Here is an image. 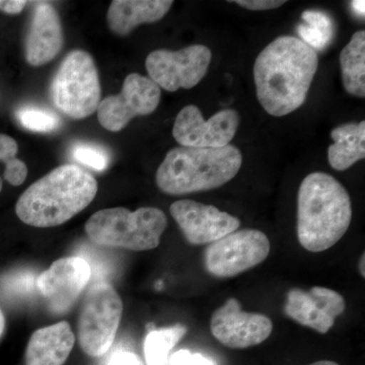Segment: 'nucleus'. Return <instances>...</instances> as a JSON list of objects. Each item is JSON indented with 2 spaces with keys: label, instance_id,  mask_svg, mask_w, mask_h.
<instances>
[{
  "label": "nucleus",
  "instance_id": "f257e3e1",
  "mask_svg": "<svg viewBox=\"0 0 365 365\" xmlns=\"http://www.w3.org/2000/svg\"><path fill=\"white\" fill-rule=\"evenodd\" d=\"M318 66V53L299 38L281 36L271 42L254 66L257 98L263 109L283 117L302 107Z\"/></svg>",
  "mask_w": 365,
  "mask_h": 365
},
{
  "label": "nucleus",
  "instance_id": "f03ea898",
  "mask_svg": "<svg viewBox=\"0 0 365 365\" xmlns=\"http://www.w3.org/2000/svg\"><path fill=\"white\" fill-rule=\"evenodd\" d=\"M351 220V198L339 181L321 172L304 178L297 194V237L302 248L312 253L332 248Z\"/></svg>",
  "mask_w": 365,
  "mask_h": 365
},
{
  "label": "nucleus",
  "instance_id": "7ed1b4c3",
  "mask_svg": "<svg viewBox=\"0 0 365 365\" xmlns=\"http://www.w3.org/2000/svg\"><path fill=\"white\" fill-rule=\"evenodd\" d=\"M97 192V180L90 173L76 165H63L21 194L16 215L31 227H57L88 207Z\"/></svg>",
  "mask_w": 365,
  "mask_h": 365
},
{
  "label": "nucleus",
  "instance_id": "20e7f679",
  "mask_svg": "<svg viewBox=\"0 0 365 365\" xmlns=\"http://www.w3.org/2000/svg\"><path fill=\"white\" fill-rule=\"evenodd\" d=\"M242 157L237 146L220 148H175L158 167L155 181L169 195L180 196L220 188L241 169Z\"/></svg>",
  "mask_w": 365,
  "mask_h": 365
},
{
  "label": "nucleus",
  "instance_id": "39448f33",
  "mask_svg": "<svg viewBox=\"0 0 365 365\" xmlns=\"http://www.w3.org/2000/svg\"><path fill=\"white\" fill-rule=\"evenodd\" d=\"M167 225V216L160 209L141 207L132 212L115 207L91 215L85 230L88 239L98 246L143 252L158 247Z\"/></svg>",
  "mask_w": 365,
  "mask_h": 365
},
{
  "label": "nucleus",
  "instance_id": "423d86ee",
  "mask_svg": "<svg viewBox=\"0 0 365 365\" xmlns=\"http://www.w3.org/2000/svg\"><path fill=\"white\" fill-rule=\"evenodd\" d=\"M50 98L54 107L71 119H83L97 111L100 79L88 52L73 50L62 60L50 85Z\"/></svg>",
  "mask_w": 365,
  "mask_h": 365
},
{
  "label": "nucleus",
  "instance_id": "0eeeda50",
  "mask_svg": "<svg viewBox=\"0 0 365 365\" xmlns=\"http://www.w3.org/2000/svg\"><path fill=\"white\" fill-rule=\"evenodd\" d=\"M123 314V302L116 289L105 281L93 283L79 311L78 342L83 351L100 357L109 351Z\"/></svg>",
  "mask_w": 365,
  "mask_h": 365
},
{
  "label": "nucleus",
  "instance_id": "6e6552de",
  "mask_svg": "<svg viewBox=\"0 0 365 365\" xmlns=\"http://www.w3.org/2000/svg\"><path fill=\"white\" fill-rule=\"evenodd\" d=\"M270 250V241L261 230H235L209 244L204 267L213 277H235L265 261Z\"/></svg>",
  "mask_w": 365,
  "mask_h": 365
},
{
  "label": "nucleus",
  "instance_id": "1a4fd4ad",
  "mask_svg": "<svg viewBox=\"0 0 365 365\" xmlns=\"http://www.w3.org/2000/svg\"><path fill=\"white\" fill-rule=\"evenodd\" d=\"M212 53L204 45H192L179 51L155 50L146 58L151 81L163 90L174 93L179 88H194L207 73Z\"/></svg>",
  "mask_w": 365,
  "mask_h": 365
},
{
  "label": "nucleus",
  "instance_id": "9d476101",
  "mask_svg": "<svg viewBox=\"0 0 365 365\" xmlns=\"http://www.w3.org/2000/svg\"><path fill=\"white\" fill-rule=\"evenodd\" d=\"M160 86L150 78L129 74L119 95L110 96L100 102L98 122L107 130H122L134 117L155 112L160 105Z\"/></svg>",
  "mask_w": 365,
  "mask_h": 365
},
{
  "label": "nucleus",
  "instance_id": "9b49d317",
  "mask_svg": "<svg viewBox=\"0 0 365 365\" xmlns=\"http://www.w3.org/2000/svg\"><path fill=\"white\" fill-rule=\"evenodd\" d=\"M239 126L235 110H222L205 121L199 108L189 105L178 114L173 135L185 148H220L234 139Z\"/></svg>",
  "mask_w": 365,
  "mask_h": 365
},
{
  "label": "nucleus",
  "instance_id": "f8f14e48",
  "mask_svg": "<svg viewBox=\"0 0 365 365\" xmlns=\"http://www.w3.org/2000/svg\"><path fill=\"white\" fill-rule=\"evenodd\" d=\"M213 337L232 349H246L261 344L273 331V323L265 314L242 309L235 297L228 299L213 312L210 319Z\"/></svg>",
  "mask_w": 365,
  "mask_h": 365
},
{
  "label": "nucleus",
  "instance_id": "ddd939ff",
  "mask_svg": "<svg viewBox=\"0 0 365 365\" xmlns=\"http://www.w3.org/2000/svg\"><path fill=\"white\" fill-rule=\"evenodd\" d=\"M170 211L187 241L194 246L218 241L241 225L235 216L189 199L173 203Z\"/></svg>",
  "mask_w": 365,
  "mask_h": 365
},
{
  "label": "nucleus",
  "instance_id": "4468645a",
  "mask_svg": "<svg viewBox=\"0 0 365 365\" xmlns=\"http://www.w3.org/2000/svg\"><path fill=\"white\" fill-rule=\"evenodd\" d=\"M345 309L344 297L339 292L322 287H312L307 292L292 288L284 304L288 318L319 334L328 333Z\"/></svg>",
  "mask_w": 365,
  "mask_h": 365
},
{
  "label": "nucleus",
  "instance_id": "2eb2a0df",
  "mask_svg": "<svg viewBox=\"0 0 365 365\" xmlns=\"http://www.w3.org/2000/svg\"><path fill=\"white\" fill-rule=\"evenodd\" d=\"M91 271L85 259L69 257L55 261L37 278V287L52 311L66 312L90 282Z\"/></svg>",
  "mask_w": 365,
  "mask_h": 365
},
{
  "label": "nucleus",
  "instance_id": "dca6fc26",
  "mask_svg": "<svg viewBox=\"0 0 365 365\" xmlns=\"http://www.w3.org/2000/svg\"><path fill=\"white\" fill-rule=\"evenodd\" d=\"M63 42V30L56 9L47 2L37 4L26 38V62L33 66H44L59 54Z\"/></svg>",
  "mask_w": 365,
  "mask_h": 365
},
{
  "label": "nucleus",
  "instance_id": "f3484780",
  "mask_svg": "<svg viewBox=\"0 0 365 365\" xmlns=\"http://www.w3.org/2000/svg\"><path fill=\"white\" fill-rule=\"evenodd\" d=\"M76 337L67 322L45 327L31 336L26 350V365H63Z\"/></svg>",
  "mask_w": 365,
  "mask_h": 365
},
{
  "label": "nucleus",
  "instance_id": "a211bd4d",
  "mask_svg": "<svg viewBox=\"0 0 365 365\" xmlns=\"http://www.w3.org/2000/svg\"><path fill=\"white\" fill-rule=\"evenodd\" d=\"M173 4L172 0H114L108 11V25L116 35L127 36L137 26L162 20Z\"/></svg>",
  "mask_w": 365,
  "mask_h": 365
},
{
  "label": "nucleus",
  "instance_id": "6ab92c4d",
  "mask_svg": "<svg viewBox=\"0 0 365 365\" xmlns=\"http://www.w3.org/2000/svg\"><path fill=\"white\" fill-rule=\"evenodd\" d=\"M334 143L328 148V160L334 170H343L365 158V121L347 123L331 132Z\"/></svg>",
  "mask_w": 365,
  "mask_h": 365
},
{
  "label": "nucleus",
  "instance_id": "aec40b11",
  "mask_svg": "<svg viewBox=\"0 0 365 365\" xmlns=\"http://www.w3.org/2000/svg\"><path fill=\"white\" fill-rule=\"evenodd\" d=\"M345 91L354 97H365V31H359L340 53Z\"/></svg>",
  "mask_w": 365,
  "mask_h": 365
},
{
  "label": "nucleus",
  "instance_id": "412c9836",
  "mask_svg": "<svg viewBox=\"0 0 365 365\" xmlns=\"http://www.w3.org/2000/svg\"><path fill=\"white\" fill-rule=\"evenodd\" d=\"M302 23L297 26L302 41L313 48L314 51H322L335 37V23L328 14L319 11H306L302 14Z\"/></svg>",
  "mask_w": 365,
  "mask_h": 365
},
{
  "label": "nucleus",
  "instance_id": "4be33fe9",
  "mask_svg": "<svg viewBox=\"0 0 365 365\" xmlns=\"http://www.w3.org/2000/svg\"><path fill=\"white\" fill-rule=\"evenodd\" d=\"M187 333L182 325L155 328L148 332L144 341V356L148 365H165L169 353Z\"/></svg>",
  "mask_w": 365,
  "mask_h": 365
},
{
  "label": "nucleus",
  "instance_id": "5701e85b",
  "mask_svg": "<svg viewBox=\"0 0 365 365\" xmlns=\"http://www.w3.org/2000/svg\"><path fill=\"white\" fill-rule=\"evenodd\" d=\"M16 117L24 128L40 133L57 130L62 124L56 113L37 106H24L16 112Z\"/></svg>",
  "mask_w": 365,
  "mask_h": 365
},
{
  "label": "nucleus",
  "instance_id": "b1692460",
  "mask_svg": "<svg viewBox=\"0 0 365 365\" xmlns=\"http://www.w3.org/2000/svg\"><path fill=\"white\" fill-rule=\"evenodd\" d=\"M18 150V143L14 138L0 134V162L6 165L4 177L7 182L19 181L28 170L26 163L16 158Z\"/></svg>",
  "mask_w": 365,
  "mask_h": 365
},
{
  "label": "nucleus",
  "instance_id": "393cba45",
  "mask_svg": "<svg viewBox=\"0 0 365 365\" xmlns=\"http://www.w3.org/2000/svg\"><path fill=\"white\" fill-rule=\"evenodd\" d=\"M72 157L76 162L85 165L91 169L103 172L110 163L108 151L101 146L88 143H78L72 148Z\"/></svg>",
  "mask_w": 365,
  "mask_h": 365
},
{
  "label": "nucleus",
  "instance_id": "a878e982",
  "mask_svg": "<svg viewBox=\"0 0 365 365\" xmlns=\"http://www.w3.org/2000/svg\"><path fill=\"white\" fill-rule=\"evenodd\" d=\"M169 365H215L213 360L189 350H179L170 356Z\"/></svg>",
  "mask_w": 365,
  "mask_h": 365
},
{
  "label": "nucleus",
  "instance_id": "bb28decb",
  "mask_svg": "<svg viewBox=\"0 0 365 365\" xmlns=\"http://www.w3.org/2000/svg\"><path fill=\"white\" fill-rule=\"evenodd\" d=\"M232 2L249 11H270L287 4V1L280 0H235Z\"/></svg>",
  "mask_w": 365,
  "mask_h": 365
},
{
  "label": "nucleus",
  "instance_id": "cd10ccee",
  "mask_svg": "<svg viewBox=\"0 0 365 365\" xmlns=\"http://www.w3.org/2000/svg\"><path fill=\"white\" fill-rule=\"evenodd\" d=\"M107 365H143V364L133 353L119 352L113 355Z\"/></svg>",
  "mask_w": 365,
  "mask_h": 365
},
{
  "label": "nucleus",
  "instance_id": "c85d7f7f",
  "mask_svg": "<svg viewBox=\"0 0 365 365\" xmlns=\"http://www.w3.org/2000/svg\"><path fill=\"white\" fill-rule=\"evenodd\" d=\"M28 2L25 0H0V11L9 14L21 13Z\"/></svg>",
  "mask_w": 365,
  "mask_h": 365
},
{
  "label": "nucleus",
  "instance_id": "c756f323",
  "mask_svg": "<svg viewBox=\"0 0 365 365\" xmlns=\"http://www.w3.org/2000/svg\"><path fill=\"white\" fill-rule=\"evenodd\" d=\"M351 7L353 11L357 14V16H362L364 18V9H365V2L364 0H354V1L351 2Z\"/></svg>",
  "mask_w": 365,
  "mask_h": 365
},
{
  "label": "nucleus",
  "instance_id": "7c9ffc66",
  "mask_svg": "<svg viewBox=\"0 0 365 365\" xmlns=\"http://www.w3.org/2000/svg\"><path fill=\"white\" fill-rule=\"evenodd\" d=\"M4 328H6V318H4V314L0 309V337L4 334Z\"/></svg>",
  "mask_w": 365,
  "mask_h": 365
},
{
  "label": "nucleus",
  "instance_id": "2f4dec72",
  "mask_svg": "<svg viewBox=\"0 0 365 365\" xmlns=\"http://www.w3.org/2000/svg\"><path fill=\"white\" fill-rule=\"evenodd\" d=\"M364 260H365V258H364V253L361 255V257H360L359 265L360 275H361L362 277H364V278L365 277Z\"/></svg>",
  "mask_w": 365,
  "mask_h": 365
},
{
  "label": "nucleus",
  "instance_id": "473e14b6",
  "mask_svg": "<svg viewBox=\"0 0 365 365\" xmlns=\"http://www.w3.org/2000/svg\"><path fill=\"white\" fill-rule=\"evenodd\" d=\"M309 365H339L337 362L329 361V360H322V361L314 362Z\"/></svg>",
  "mask_w": 365,
  "mask_h": 365
},
{
  "label": "nucleus",
  "instance_id": "72a5a7b5",
  "mask_svg": "<svg viewBox=\"0 0 365 365\" xmlns=\"http://www.w3.org/2000/svg\"><path fill=\"white\" fill-rule=\"evenodd\" d=\"M2 190V179L0 178V192H1Z\"/></svg>",
  "mask_w": 365,
  "mask_h": 365
}]
</instances>
